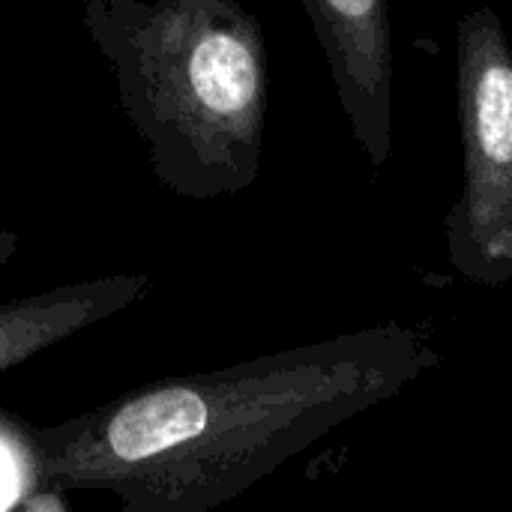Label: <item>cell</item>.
Instances as JSON below:
<instances>
[{"instance_id": "6da1fadb", "label": "cell", "mask_w": 512, "mask_h": 512, "mask_svg": "<svg viewBox=\"0 0 512 512\" xmlns=\"http://www.w3.org/2000/svg\"><path fill=\"white\" fill-rule=\"evenodd\" d=\"M435 363L411 330L384 324L135 387L27 429L24 450L51 492H99L123 512H213Z\"/></svg>"}, {"instance_id": "7a4b0ae2", "label": "cell", "mask_w": 512, "mask_h": 512, "mask_svg": "<svg viewBox=\"0 0 512 512\" xmlns=\"http://www.w3.org/2000/svg\"><path fill=\"white\" fill-rule=\"evenodd\" d=\"M81 24L162 189L219 201L258 180L270 72L240 0H81Z\"/></svg>"}, {"instance_id": "3957f363", "label": "cell", "mask_w": 512, "mask_h": 512, "mask_svg": "<svg viewBox=\"0 0 512 512\" xmlns=\"http://www.w3.org/2000/svg\"><path fill=\"white\" fill-rule=\"evenodd\" d=\"M465 192L447 222L453 267L477 285L512 279V48L492 6L459 21Z\"/></svg>"}, {"instance_id": "277c9868", "label": "cell", "mask_w": 512, "mask_h": 512, "mask_svg": "<svg viewBox=\"0 0 512 512\" xmlns=\"http://www.w3.org/2000/svg\"><path fill=\"white\" fill-rule=\"evenodd\" d=\"M324 51L348 129L372 165L393 150V21L390 0H303Z\"/></svg>"}, {"instance_id": "5b68a950", "label": "cell", "mask_w": 512, "mask_h": 512, "mask_svg": "<svg viewBox=\"0 0 512 512\" xmlns=\"http://www.w3.org/2000/svg\"><path fill=\"white\" fill-rule=\"evenodd\" d=\"M150 273H108L0 303V375L141 303Z\"/></svg>"}, {"instance_id": "8992f818", "label": "cell", "mask_w": 512, "mask_h": 512, "mask_svg": "<svg viewBox=\"0 0 512 512\" xmlns=\"http://www.w3.org/2000/svg\"><path fill=\"white\" fill-rule=\"evenodd\" d=\"M15 252H18V234L0 228V267H6Z\"/></svg>"}]
</instances>
